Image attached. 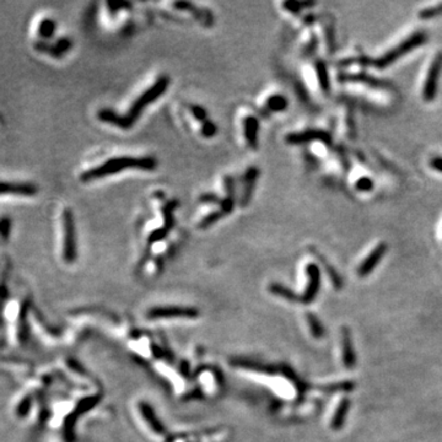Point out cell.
Segmentation results:
<instances>
[{"label": "cell", "mask_w": 442, "mask_h": 442, "mask_svg": "<svg viewBox=\"0 0 442 442\" xmlns=\"http://www.w3.org/2000/svg\"><path fill=\"white\" fill-rule=\"evenodd\" d=\"M169 85H170L169 76L166 75L160 76V78H158L157 80L148 88V90H145L144 92H143L142 95H140L138 99L132 103L129 111H128L126 114L122 115L115 113L113 109L102 108L97 112V118H99L101 122H103V123L112 124V126L121 128V129H124V130L130 129V128L134 126V123L139 120V117L142 115L143 111H144L148 106H150L152 102H155L156 100L160 99V97L166 92L167 88H169Z\"/></svg>", "instance_id": "obj_1"}, {"label": "cell", "mask_w": 442, "mask_h": 442, "mask_svg": "<svg viewBox=\"0 0 442 442\" xmlns=\"http://www.w3.org/2000/svg\"><path fill=\"white\" fill-rule=\"evenodd\" d=\"M157 160L152 156H120L108 158L107 161L99 166L90 169L80 175L82 182H91L101 179L115 173L123 172L126 170H140V171H155L157 169Z\"/></svg>", "instance_id": "obj_2"}, {"label": "cell", "mask_w": 442, "mask_h": 442, "mask_svg": "<svg viewBox=\"0 0 442 442\" xmlns=\"http://www.w3.org/2000/svg\"><path fill=\"white\" fill-rule=\"evenodd\" d=\"M428 41V35L424 31H416L413 35H410L409 37L405 38L403 42L396 45L394 48H392L391 51L386 52L383 56L377 58L376 60H374L373 64L376 66L377 69H385L387 66H389L391 64L396 63L401 57L405 56V54L410 53L411 51H414L415 48L420 47V45L425 44Z\"/></svg>", "instance_id": "obj_3"}, {"label": "cell", "mask_w": 442, "mask_h": 442, "mask_svg": "<svg viewBox=\"0 0 442 442\" xmlns=\"http://www.w3.org/2000/svg\"><path fill=\"white\" fill-rule=\"evenodd\" d=\"M442 72V52L436 53L431 64L428 74H426L425 82H424L423 87V99L426 102H432L437 95L438 88V78H440Z\"/></svg>", "instance_id": "obj_4"}, {"label": "cell", "mask_w": 442, "mask_h": 442, "mask_svg": "<svg viewBox=\"0 0 442 442\" xmlns=\"http://www.w3.org/2000/svg\"><path fill=\"white\" fill-rule=\"evenodd\" d=\"M63 257L66 262H73L76 258V240L74 215H73V212L70 209H65L63 213Z\"/></svg>", "instance_id": "obj_5"}, {"label": "cell", "mask_w": 442, "mask_h": 442, "mask_svg": "<svg viewBox=\"0 0 442 442\" xmlns=\"http://www.w3.org/2000/svg\"><path fill=\"white\" fill-rule=\"evenodd\" d=\"M285 142L291 145L306 144V143H311V142H321L327 145H331L332 136L331 134L324 132V130L307 129V130H304V132L288 134V135L285 136Z\"/></svg>", "instance_id": "obj_6"}, {"label": "cell", "mask_w": 442, "mask_h": 442, "mask_svg": "<svg viewBox=\"0 0 442 442\" xmlns=\"http://www.w3.org/2000/svg\"><path fill=\"white\" fill-rule=\"evenodd\" d=\"M178 200L172 199L169 200L165 205L162 206V214H164V225L161 228L154 230L149 236V242L154 243L158 242V241L164 240L165 237L169 235V232L172 230L173 225H175V218H173V212L178 208Z\"/></svg>", "instance_id": "obj_7"}, {"label": "cell", "mask_w": 442, "mask_h": 442, "mask_svg": "<svg viewBox=\"0 0 442 442\" xmlns=\"http://www.w3.org/2000/svg\"><path fill=\"white\" fill-rule=\"evenodd\" d=\"M387 249H388V246H387V243L385 242L377 245L376 248L373 249L370 254L359 265L358 275L360 276V278H366V276L370 275V273H373V270L381 262V259L386 255Z\"/></svg>", "instance_id": "obj_8"}, {"label": "cell", "mask_w": 442, "mask_h": 442, "mask_svg": "<svg viewBox=\"0 0 442 442\" xmlns=\"http://www.w3.org/2000/svg\"><path fill=\"white\" fill-rule=\"evenodd\" d=\"M306 273L309 276V283L301 300L305 304H310L315 300L321 288V270L316 263H310L306 267Z\"/></svg>", "instance_id": "obj_9"}, {"label": "cell", "mask_w": 442, "mask_h": 442, "mask_svg": "<svg viewBox=\"0 0 442 442\" xmlns=\"http://www.w3.org/2000/svg\"><path fill=\"white\" fill-rule=\"evenodd\" d=\"M341 355L344 367L352 370L356 366V354L353 345L352 333L347 327L341 328Z\"/></svg>", "instance_id": "obj_10"}, {"label": "cell", "mask_w": 442, "mask_h": 442, "mask_svg": "<svg viewBox=\"0 0 442 442\" xmlns=\"http://www.w3.org/2000/svg\"><path fill=\"white\" fill-rule=\"evenodd\" d=\"M338 80L340 82H358V84H365L375 88L389 87L388 82L380 80V79L365 74V73H355V74H353V73H341V74L338 75Z\"/></svg>", "instance_id": "obj_11"}, {"label": "cell", "mask_w": 442, "mask_h": 442, "mask_svg": "<svg viewBox=\"0 0 442 442\" xmlns=\"http://www.w3.org/2000/svg\"><path fill=\"white\" fill-rule=\"evenodd\" d=\"M259 173H261V171H259L257 166L248 167V170L245 172V176H243V193L242 199H241L242 208H246L249 202H251L253 192H254L255 184H257Z\"/></svg>", "instance_id": "obj_12"}, {"label": "cell", "mask_w": 442, "mask_h": 442, "mask_svg": "<svg viewBox=\"0 0 442 442\" xmlns=\"http://www.w3.org/2000/svg\"><path fill=\"white\" fill-rule=\"evenodd\" d=\"M173 7L178 9V10H182V11H190L191 14H193L194 16H196L197 19L205 26H212L213 22H214V17H213V14L210 13L208 9L198 8L193 4V3L177 2V3H175V4H173Z\"/></svg>", "instance_id": "obj_13"}, {"label": "cell", "mask_w": 442, "mask_h": 442, "mask_svg": "<svg viewBox=\"0 0 442 442\" xmlns=\"http://www.w3.org/2000/svg\"><path fill=\"white\" fill-rule=\"evenodd\" d=\"M243 134L245 139L252 150L258 149V134H259V121L254 115H247L243 120Z\"/></svg>", "instance_id": "obj_14"}, {"label": "cell", "mask_w": 442, "mask_h": 442, "mask_svg": "<svg viewBox=\"0 0 442 442\" xmlns=\"http://www.w3.org/2000/svg\"><path fill=\"white\" fill-rule=\"evenodd\" d=\"M38 192L37 187L32 183H13V182H0V194H22L33 196Z\"/></svg>", "instance_id": "obj_15"}, {"label": "cell", "mask_w": 442, "mask_h": 442, "mask_svg": "<svg viewBox=\"0 0 442 442\" xmlns=\"http://www.w3.org/2000/svg\"><path fill=\"white\" fill-rule=\"evenodd\" d=\"M350 410V399L349 398H343L340 401L339 405L335 409V413L333 417H332L331 428L333 430H340L345 424L347 413Z\"/></svg>", "instance_id": "obj_16"}, {"label": "cell", "mask_w": 442, "mask_h": 442, "mask_svg": "<svg viewBox=\"0 0 442 442\" xmlns=\"http://www.w3.org/2000/svg\"><path fill=\"white\" fill-rule=\"evenodd\" d=\"M288 106V99L282 94H273L268 97L265 102V107L270 112H284Z\"/></svg>", "instance_id": "obj_17"}, {"label": "cell", "mask_w": 442, "mask_h": 442, "mask_svg": "<svg viewBox=\"0 0 442 442\" xmlns=\"http://www.w3.org/2000/svg\"><path fill=\"white\" fill-rule=\"evenodd\" d=\"M316 73L322 91L324 94H328L329 90H331V80H329L327 65H325V63L323 62V60H317L316 62Z\"/></svg>", "instance_id": "obj_18"}, {"label": "cell", "mask_w": 442, "mask_h": 442, "mask_svg": "<svg viewBox=\"0 0 442 442\" xmlns=\"http://www.w3.org/2000/svg\"><path fill=\"white\" fill-rule=\"evenodd\" d=\"M313 253H316L317 257H318L319 261L322 262V264L324 265L325 270H327V273H328L329 278H331V280H332V284H333L335 290H340V289L343 288V279H341V276L339 275V273H338L337 270H335L334 268L332 267V265L328 263L327 259L323 258L321 254H318V253L315 252V251H313Z\"/></svg>", "instance_id": "obj_19"}, {"label": "cell", "mask_w": 442, "mask_h": 442, "mask_svg": "<svg viewBox=\"0 0 442 442\" xmlns=\"http://www.w3.org/2000/svg\"><path fill=\"white\" fill-rule=\"evenodd\" d=\"M35 48L37 51L42 52V53L50 54V56L53 57V58H62L64 54H65L63 52L62 48H60V45H59V43H58V42H56L54 44H51V43H47V42H44V41H39L35 44Z\"/></svg>", "instance_id": "obj_20"}, {"label": "cell", "mask_w": 442, "mask_h": 442, "mask_svg": "<svg viewBox=\"0 0 442 442\" xmlns=\"http://www.w3.org/2000/svg\"><path fill=\"white\" fill-rule=\"evenodd\" d=\"M57 29V22L53 19H44L38 26V35L42 39H50L53 37Z\"/></svg>", "instance_id": "obj_21"}, {"label": "cell", "mask_w": 442, "mask_h": 442, "mask_svg": "<svg viewBox=\"0 0 442 442\" xmlns=\"http://www.w3.org/2000/svg\"><path fill=\"white\" fill-rule=\"evenodd\" d=\"M307 319H309V324H310V329H311V333H312L313 337L316 338V339H321L325 335V329L323 327V324L319 321L318 318L315 315H312V313H309V316H307Z\"/></svg>", "instance_id": "obj_22"}, {"label": "cell", "mask_w": 442, "mask_h": 442, "mask_svg": "<svg viewBox=\"0 0 442 442\" xmlns=\"http://www.w3.org/2000/svg\"><path fill=\"white\" fill-rule=\"evenodd\" d=\"M224 214H222L221 210H215V212L209 213V214H206L204 218L198 222V228H200V230H205V228H208L210 226H213V225L216 224L219 220H220L221 218H224Z\"/></svg>", "instance_id": "obj_23"}, {"label": "cell", "mask_w": 442, "mask_h": 442, "mask_svg": "<svg viewBox=\"0 0 442 442\" xmlns=\"http://www.w3.org/2000/svg\"><path fill=\"white\" fill-rule=\"evenodd\" d=\"M315 5V3L310 2V3H300V2H285L284 4H283V7H284L285 10L290 11V13L298 15L300 14V11L303 10V8L306 7H313Z\"/></svg>", "instance_id": "obj_24"}, {"label": "cell", "mask_w": 442, "mask_h": 442, "mask_svg": "<svg viewBox=\"0 0 442 442\" xmlns=\"http://www.w3.org/2000/svg\"><path fill=\"white\" fill-rule=\"evenodd\" d=\"M200 132H202L203 136L206 139L213 138L218 134V126L213 121H205L202 123V128H200Z\"/></svg>", "instance_id": "obj_25"}, {"label": "cell", "mask_w": 442, "mask_h": 442, "mask_svg": "<svg viewBox=\"0 0 442 442\" xmlns=\"http://www.w3.org/2000/svg\"><path fill=\"white\" fill-rule=\"evenodd\" d=\"M442 15V3L441 4L435 5V7L426 8L419 13V17L423 20H429L431 17H436Z\"/></svg>", "instance_id": "obj_26"}, {"label": "cell", "mask_w": 442, "mask_h": 442, "mask_svg": "<svg viewBox=\"0 0 442 442\" xmlns=\"http://www.w3.org/2000/svg\"><path fill=\"white\" fill-rule=\"evenodd\" d=\"M190 111L192 115L194 117V120H197L198 122H200V123H203V122L208 121V111H206L205 108L202 107V106L199 105H191L190 106Z\"/></svg>", "instance_id": "obj_27"}, {"label": "cell", "mask_w": 442, "mask_h": 442, "mask_svg": "<svg viewBox=\"0 0 442 442\" xmlns=\"http://www.w3.org/2000/svg\"><path fill=\"white\" fill-rule=\"evenodd\" d=\"M374 181L370 178V177H361V178H359L358 181L355 182V188L359 192H364V193H366V192H371L374 190Z\"/></svg>", "instance_id": "obj_28"}, {"label": "cell", "mask_w": 442, "mask_h": 442, "mask_svg": "<svg viewBox=\"0 0 442 442\" xmlns=\"http://www.w3.org/2000/svg\"><path fill=\"white\" fill-rule=\"evenodd\" d=\"M272 291L276 292V294L280 295V296L288 298V300H297V297L295 296V294L291 290H289L288 288H285V286L280 285V284H273L272 285Z\"/></svg>", "instance_id": "obj_29"}, {"label": "cell", "mask_w": 442, "mask_h": 442, "mask_svg": "<svg viewBox=\"0 0 442 442\" xmlns=\"http://www.w3.org/2000/svg\"><path fill=\"white\" fill-rule=\"evenodd\" d=\"M199 202L203 204H215V205L219 204V205H221L222 199L215 193H203L200 194Z\"/></svg>", "instance_id": "obj_30"}, {"label": "cell", "mask_w": 442, "mask_h": 442, "mask_svg": "<svg viewBox=\"0 0 442 442\" xmlns=\"http://www.w3.org/2000/svg\"><path fill=\"white\" fill-rule=\"evenodd\" d=\"M107 7H108L109 11H111V13H117V11L126 10V9H130V8H132V4H130V3H126V2L108 3Z\"/></svg>", "instance_id": "obj_31"}, {"label": "cell", "mask_w": 442, "mask_h": 442, "mask_svg": "<svg viewBox=\"0 0 442 442\" xmlns=\"http://www.w3.org/2000/svg\"><path fill=\"white\" fill-rule=\"evenodd\" d=\"M9 234H10V220L8 218H3L0 220V235L4 239H8Z\"/></svg>", "instance_id": "obj_32"}, {"label": "cell", "mask_w": 442, "mask_h": 442, "mask_svg": "<svg viewBox=\"0 0 442 442\" xmlns=\"http://www.w3.org/2000/svg\"><path fill=\"white\" fill-rule=\"evenodd\" d=\"M430 167L432 170L437 171V172L442 173V156H435L430 160Z\"/></svg>", "instance_id": "obj_33"}]
</instances>
